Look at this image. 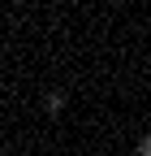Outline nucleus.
<instances>
[{
	"label": "nucleus",
	"mask_w": 151,
	"mask_h": 156,
	"mask_svg": "<svg viewBox=\"0 0 151 156\" xmlns=\"http://www.w3.org/2000/svg\"><path fill=\"white\" fill-rule=\"evenodd\" d=\"M134 156H151V134H143V139H138V152Z\"/></svg>",
	"instance_id": "nucleus-1"
}]
</instances>
